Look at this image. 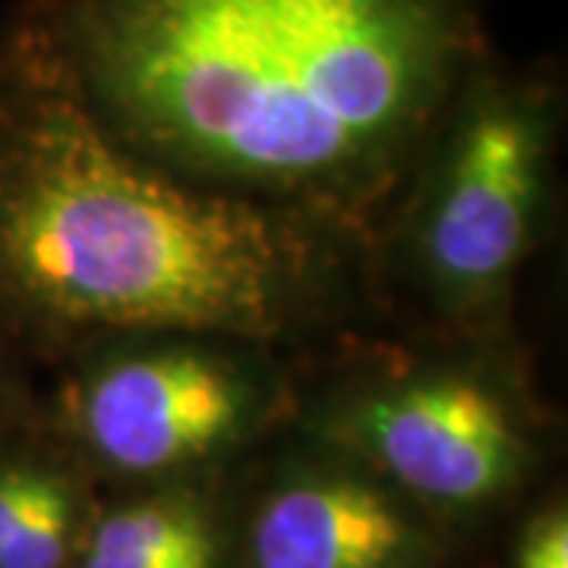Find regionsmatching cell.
I'll return each instance as SVG.
<instances>
[{"mask_svg": "<svg viewBox=\"0 0 568 568\" xmlns=\"http://www.w3.org/2000/svg\"><path fill=\"white\" fill-rule=\"evenodd\" d=\"M508 568H568V503L562 493H544L521 508Z\"/></svg>", "mask_w": 568, "mask_h": 568, "instance_id": "9c48e42d", "label": "cell"}, {"mask_svg": "<svg viewBox=\"0 0 568 568\" xmlns=\"http://www.w3.org/2000/svg\"><path fill=\"white\" fill-rule=\"evenodd\" d=\"M102 496L41 420L0 443V568H77Z\"/></svg>", "mask_w": 568, "mask_h": 568, "instance_id": "ba28073f", "label": "cell"}, {"mask_svg": "<svg viewBox=\"0 0 568 568\" xmlns=\"http://www.w3.org/2000/svg\"><path fill=\"white\" fill-rule=\"evenodd\" d=\"M241 568H455L458 540L376 470L287 426L237 477Z\"/></svg>", "mask_w": 568, "mask_h": 568, "instance_id": "8992f818", "label": "cell"}, {"mask_svg": "<svg viewBox=\"0 0 568 568\" xmlns=\"http://www.w3.org/2000/svg\"><path fill=\"white\" fill-rule=\"evenodd\" d=\"M41 420V388L36 366L0 345V443Z\"/></svg>", "mask_w": 568, "mask_h": 568, "instance_id": "30bf717a", "label": "cell"}, {"mask_svg": "<svg viewBox=\"0 0 568 568\" xmlns=\"http://www.w3.org/2000/svg\"><path fill=\"white\" fill-rule=\"evenodd\" d=\"M291 426L364 462L455 540L534 503L559 443L521 338L405 328L301 366Z\"/></svg>", "mask_w": 568, "mask_h": 568, "instance_id": "3957f363", "label": "cell"}, {"mask_svg": "<svg viewBox=\"0 0 568 568\" xmlns=\"http://www.w3.org/2000/svg\"><path fill=\"white\" fill-rule=\"evenodd\" d=\"M13 13L126 152L373 246L489 54L480 0H26Z\"/></svg>", "mask_w": 568, "mask_h": 568, "instance_id": "6da1fadb", "label": "cell"}, {"mask_svg": "<svg viewBox=\"0 0 568 568\" xmlns=\"http://www.w3.org/2000/svg\"><path fill=\"white\" fill-rule=\"evenodd\" d=\"M237 477L104 493L77 568H241Z\"/></svg>", "mask_w": 568, "mask_h": 568, "instance_id": "52a82bcc", "label": "cell"}, {"mask_svg": "<svg viewBox=\"0 0 568 568\" xmlns=\"http://www.w3.org/2000/svg\"><path fill=\"white\" fill-rule=\"evenodd\" d=\"M388 328L366 237L142 162L17 13L0 26V345L54 369L114 338L209 332L310 364Z\"/></svg>", "mask_w": 568, "mask_h": 568, "instance_id": "7a4b0ae2", "label": "cell"}, {"mask_svg": "<svg viewBox=\"0 0 568 568\" xmlns=\"http://www.w3.org/2000/svg\"><path fill=\"white\" fill-rule=\"evenodd\" d=\"M562 118L552 73L474 63L376 237L395 328L518 338V287L556 212Z\"/></svg>", "mask_w": 568, "mask_h": 568, "instance_id": "277c9868", "label": "cell"}, {"mask_svg": "<svg viewBox=\"0 0 568 568\" xmlns=\"http://www.w3.org/2000/svg\"><path fill=\"white\" fill-rule=\"evenodd\" d=\"M301 366L209 332L114 338L51 369L41 424L104 493L231 480L291 426Z\"/></svg>", "mask_w": 568, "mask_h": 568, "instance_id": "5b68a950", "label": "cell"}]
</instances>
